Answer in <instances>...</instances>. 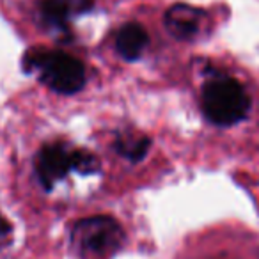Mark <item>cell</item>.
Instances as JSON below:
<instances>
[{"label": "cell", "mask_w": 259, "mask_h": 259, "mask_svg": "<svg viewBox=\"0 0 259 259\" xmlns=\"http://www.w3.org/2000/svg\"><path fill=\"white\" fill-rule=\"evenodd\" d=\"M98 169L100 162L93 153L73 148L64 142L43 146L36 156V174L47 190H52L55 183L64 180L73 170L80 174H93Z\"/></svg>", "instance_id": "obj_4"}, {"label": "cell", "mask_w": 259, "mask_h": 259, "mask_svg": "<svg viewBox=\"0 0 259 259\" xmlns=\"http://www.w3.org/2000/svg\"><path fill=\"white\" fill-rule=\"evenodd\" d=\"M124 240V229L117 220L96 215L76 222L69 241L78 259H112L122 248Z\"/></svg>", "instance_id": "obj_1"}, {"label": "cell", "mask_w": 259, "mask_h": 259, "mask_svg": "<svg viewBox=\"0 0 259 259\" xmlns=\"http://www.w3.org/2000/svg\"><path fill=\"white\" fill-rule=\"evenodd\" d=\"M25 66L54 93L75 94L85 83V68L73 55L59 50H34L25 57Z\"/></svg>", "instance_id": "obj_3"}, {"label": "cell", "mask_w": 259, "mask_h": 259, "mask_svg": "<svg viewBox=\"0 0 259 259\" xmlns=\"http://www.w3.org/2000/svg\"><path fill=\"white\" fill-rule=\"evenodd\" d=\"M13 240V226L6 217L0 215V248H4Z\"/></svg>", "instance_id": "obj_9"}, {"label": "cell", "mask_w": 259, "mask_h": 259, "mask_svg": "<svg viewBox=\"0 0 259 259\" xmlns=\"http://www.w3.org/2000/svg\"><path fill=\"white\" fill-rule=\"evenodd\" d=\"M202 23H204V13L187 4L172 6L165 15V27L170 36L183 41L199 36V32L202 30Z\"/></svg>", "instance_id": "obj_5"}, {"label": "cell", "mask_w": 259, "mask_h": 259, "mask_svg": "<svg viewBox=\"0 0 259 259\" xmlns=\"http://www.w3.org/2000/svg\"><path fill=\"white\" fill-rule=\"evenodd\" d=\"M149 139L139 132H121L115 139V151L132 162H139L146 156L149 149Z\"/></svg>", "instance_id": "obj_8"}, {"label": "cell", "mask_w": 259, "mask_h": 259, "mask_svg": "<svg viewBox=\"0 0 259 259\" xmlns=\"http://www.w3.org/2000/svg\"><path fill=\"white\" fill-rule=\"evenodd\" d=\"M206 119L217 126H233L243 121L250 110V96L245 87L231 76H215L201 94Z\"/></svg>", "instance_id": "obj_2"}, {"label": "cell", "mask_w": 259, "mask_h": 259, "mask_svg": "<svg viewBox=\"0 0 259 259\" xmlns=\"http://www.w3.org/2000/svg\"><path fill=\"white\" fill-rule=\"evenodd\" d=\"M149 43L146 29L139 23H126L115 37V48L126 61H137Z\"/></svg>", "instance_id": "obj_7"}, {"label": "cell", "mask_w": 259, "mask_h": 259, "mask_svg": "<svg viewBox=\"0 0 259 259\" xmlns=\"http://www.w3.org/2000/svg\"><path fill=\"white\" fill-rule=\"evenodd\" d=\"M91 8L89 0H45L41 2L39 15L47 27L54 30H66L69 20Z\"/></svg>", "instance_id": "obj_6"}]
</instances>
